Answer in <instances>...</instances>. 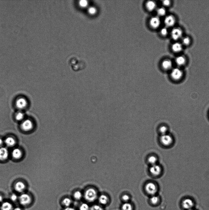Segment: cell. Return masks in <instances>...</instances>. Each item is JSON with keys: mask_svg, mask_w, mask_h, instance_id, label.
<instances>
[{"mask_svg": "<svg viewBox=\"0 0 209 210\" xmlns=\"http://www.w3.org/2000/svg\"><path fill=\"white\" fill-rule=\"evenodd\" d=\"M162 145L166 148H171L175 145V138L174 135L170 133L161 135L160 138Z\"/></svg>", "mask_w": 209, "mask_h": 210, "instance_id": "cell-1", "label": "cell"}, {"mask_svg": "<svg viewBox=\"0 0 209 210\" xmlns=\"http://www.w3.org/2000/svg\"><path fill=\"white\" fill-rule=\"evenodd\" d=\"M98 194L95 190L93 188L88 189L84 194V197L86 200L89 202H94L97 199Z\"/></svg>", "mask_w": 209, "mask_h": 210, "instance_id": "cell-2", "label": "cell"}, {"mask_svg": "<svg viewBox=\"0 0 209 210\" xmlns=\"http://www.w3.org/2000/svg\"><path fill=\"white\" fill-rule=\"evenodd\" d=\"M183 75V72L180 68H175L171 70V77L174 81H179L182 78Z\"/></svg>", "mask_w": 209, "mask_h": 210, "instance_id": "cell-3", "label": "cell"}, {"mask_svg": "<svg viewBox=\"0 0 209 210\" xmlns=\"http://www.w3.org/2000/svg\"><path fill=\"white\" fill-rule=\"evenodd\" d=\"M172 38L175 41H178L183 37V31L181 28L179 27L174 28L171 32Z\"/></svg>", "mask_w": 209, "mask_h": 210, "instance_id": "cell-4", "label": "cell"}, {"mask_svg": "<svg viewBox=\"0 0 209 210\" xmlns=\"http://www.w3.org/2000/svg\"><path fill=\"white\" fill-rule=\"evenodd\" d=\"M20 203L23 206H26L30 204L32 201V199L30 196L26 193L21 194L19 197Z\"/></svg>", "mask_w": 209, "mask_h": 210, "instance_id": "cell-5", "label": "cell"}, {"mask_svg": "<svg viewBox=\"0 0 209 210\" xmlns=\"http://www.w3.org/2000/svg\"><path fill=\"white\" fill-rule=\"evenodd\" d=\"M34 126V124L32 120L26 119L23 121L21 125V127L23 130L27 132L32 130Z\"/></svg>", "mask_w": 209, "mask_h": 210, "instance_id": "cell-6", "label": "cell"}, {"mask_svg": "<svg viewBox=\"0 0 209 210\" xmlns=\"http://www.w3.org/2000/svg\"><path fill=\"white\" fill-rule=\"evenodd\" d=\"M15 104L17 108L21 110L27 107L28 102L26 99L24 97H20L16 99Z\"/></svg>", "mask_w": 209, "mask_h": 210, "instance_id": "cell-7", "label": "cell"}, {"mask_svg": "<svg viewBox=\"0 0 209 210\" xmlns=\"http://www.w3.org/2000/svg\"><path fill=\"white\" fill-rule=\"evenodd\" d=\"M146 192L149 194L154 195L157 191V188L153 183L150 182L147 184L145 186Z\"/></svg>", "mask_w": 209, "mask_h": 210, "instance_id": "cell-8", "label": "cell"}, {"mask_svg": "<svg viewBox=\"0 0 209 210\" xmlns=\"http://www.w3.org/2000/svg\"><path fill=\"white\" fill-rule=\"evenodd\" d=\"M183 208L186 210H191L193 209L194 203L192 199L190 198L184 199L182 203Z\"/></svg>", "mask_w": 209, "mask_h": 210, "instance_id": "cell-9", "label": "cell"}, {"mask_svg": "<svg viewBox=\"0 0 209 210\" xmlns=\"http://www.w3.org/2000/svg\"><path fill=\"white\" fill-rule=\"evenodd\" d=\"M176 22V18L172 15L167 16L165 18L164 23L167 28L173 27L175 25Z\"/></svg>", "mask_w": 209, "mask_h": 210, "instance_id": "cell-10", "label": "cell"}, {"mask_svg": "<svg viewBox=\"0 0 209 210\" xmlns=\"http://www.w3.org/2000/svg\"><path fill=\"white\" fill-rule=\"evenodd\" d=\"M162 171L161 167L156 164L152 166L150 169V173L153 175L156 176L161 175Z\"/></svg>", "mask_w": 209, "mask_h": 210, "instance_id": "cell-11", "label": "cell"}, {"mask_svg": "<svg viewBox=\"0 0 209 210\" xmlns=\"http://www.w3.org/2000/svg\"><path fill=\"white\" fill-rule=\"evenodd\" d=\"M150 23L152 27L154 28H157L161 25L160 18L157 16L153 17L151 18Z\"/></svg>", "mask_w": 209, "mask_h": 210, "instance_id": "cell-12", "label": "cell"}, {"mask_svg": "<svg viewBox=\"0 0 209 210\" xmlns=\"http://www.w3.org/2000/svg\"><path fill=\"white\" fill-rule=\"evenodd\" d=\"M172 66L173 63L170 59H165L163 61L162 64V68L166 71L172 70Z\"/></svg>", "mask_w": 209, "mask_h": 210, "instance_id": "cell-13", "label": "cell"}, {"mask_svg": "<svg viewBox=\"0 0 209 210\" xmlns=\"http://www.w3.org/2000/svg\"><path fill=\"white\" fill-rule=\"evenodd\" d=\"M9 152L6 147H0V160L5 161L7 160L9 156Z\"/></svg>", "mask_w": 209, "mask_h": 210, "instance_id": "cell-14", "label": "cell"}, {"mask_svg": "<svg viewBox=\"0 0 209 210\" xmlns=\"http://www.w3.org/2000/svg\"><path fill=\"white\" fill-rule=\"evenodd\" d=\"M186 60L185 56L180 55L177 56L175 59V62L177 65L179 67H182L185 65Z\"/></svg>", "mask_w": 209, "mask_h": 210, "instance_id": "cell-15", "label": "cell"}, {"mask_svg": "<svg viewBox=\"0 0 209 210\" xmlns=\"http://www.w3.org/2000/svg\"><path fill=\"white\" fill-rule=\"evenodd\" d=\"M26 186L25 184L21 181L17 182L15 185V190L18 193H22L26 189Z\"/></svg>", "mask_w": 209, "mask_h": 210, "instance_id": "cell-16", "label": "cell"}, {"mask_svg": "<svg viewBox=\"0 0 209 210\" xmlns=\"http://www.w3.org/2000/svg\"><path fill=\"white\" fill-rule=\"evenodd\" d=\"M172 48L173 52L175 53L180 52L182 51L183 45L181 43L176 42L172 45Z\"/></svg>", "mask_w": 209, "mask_h": 210, "instance_id": "cell-17", "label": "cell"}, {"mask_svg": "<svg viewBox=\"0 0 209 210\" xmlns=\"http://www.w3.org/2000/svg\"><path fill=\"white\" fill-rule=\"evenodd\" d=\"M12 157L15 159L21 158L22 156V152L21 150L18 148L14 149L12 152Z\"/></svg>", "mask_w": 209, "mask_h": 210, "instance_id": "cell-18", "label": "cell"}, {"mask_svg": "<svg viewBox=\"0 0 209 210\" xmlns=\"http://www.w3.org/2000/svg\"><path fill=\"white\" fill-rule=\"evenodd\" d=\"M6 145L8 147H12L15 145L16 141L15 139L11 137L7 138L4 141Z\"/></svg>", "mask_w": 209, "mask_h": 210, "instance_id": "cell-19", "label": "cell"}, {"mask_svg": "<svg viewBox=\"0 0 209 210\" xmlns=\"http://www.w3.org/2000/svg\"><path fill=\"white\" fill-rule=\"evenodd\" d=\"M146 7L149 11H152L154 10L156 7L155 2L153 1H149L146 4Z\"/></svg>", "mask_w": 209, "mask_h": 210, "instance_id": "cell-20", "label": "cell"}, {"mask_svg": "<svg viewBox=\"0 0 209 210\" xmlns=\"http://www.w3.org/2000/svg\"><path fill=\"white\" fill-rule=\"evenodd\" d=\"M1 210H13V207L12 204L7 202L3 203L1 206Z\"/></svg>", "mask_w": 209, "mask_h": 210, "instance_id": "cell-21", "label": "cell"}, {"mask_svg": "<svg viewBox=\"0 0 209 210\" xmlns=\"http://www.w3.org/2000/svg\"><path fill=\"white\" fill-rule=\"evenodd\" d=\"M108 198L105 195L102 194L100 195L98 198V201L101 204L103 205H106L108 202Z\"/></svg>", "mask_w": 209, "mask_h": 210, "instance_id": "cell-22", "label": "cell"}, {"mask_svg": "<svg viewBox=\"0 0 209 210\" xmlns=\"http://www.w3.org/2000/svg\"><path fill=\"white\" fill-rule=\"evenodd\" d=\"M15 117L18 121H23L25 118V114L22 111H19L15 114Z\"/></svg>", "mask_w": 209, "mask_h": 210, "instance_id": "cell-23", "label": "cell"}, {"mask_svg": "<svg viewBox=\"0 0 209 210\" xmlns=\"http://www.w3.org/2000/svg\"><path fill=\"white\" fill-rule=\"evenodd\" d=\"M159 131L161 135H164L169 133V128L167 126L165 125H162L159 128Z\"/></svg>", "mask_w": 209, "mask_h": 210, "instance_id": "cell-24", "label": "cell"}, {"mask_svg": "<svg viewBox=\"0 0 209 210\" xmlns=\"http://www.w3.org/2000/svg\"><path fill=\"white\" fill-rule=\"evenodd\" d=\"M182 39V44L183 45L188 46L190 44L191 39L188 36L183 37Z\"/></svg>", "mask_w": 209, "mask_h": 210, "instance_id": "cell-25", "label": "cell"}, {"mask_svg": "<svg viewBox=\"0 0 209 210\" xmlns=\"http://www.w3.org/2000/svg\"><path fill=\"white\" fill-rule=\"evenodd\" d=\"M122 209V210H133V207L131 204L127 202L123 204Z\"/></svg>", "mask_w": 209, "mask_h": 210, "instance_id": "cell-26", "label": "cell"}, {"mask_svg": "<svg viewBox=\"0 0 209 210\" xmlns=\"http://www.w3.org/2000/svg\"><path fill=\"white\" fill-rule=\"evenodd\" d=\"M148 163L152 166L156 164L157 161V159L154 156L149 157L148 159Z\"/></svg>", "mask_w": 209, "mask_h": 210, "instance_id": "cell-27", "label": "cell"}, {"mask_svg": "<svg viewBox=\"0 0 209 210\" xmlns=\"http://www.w3.org/2000/svg\"><path fill=\"white\" fill-rule=\"evenodd\" d=\"M166 9L164 7L158 8L157 10V13L160 16H164L166 15Z\"/></svg>", "mask_w": 209, "mask_h": 210, "instance_id": "cell-28", "label": "cell"}, {"mask_svg": "<svg viewBox=\"0 0 209 210\" xmlns=\"http://www.w3.org/2000/svg\"><path fill=\"white\" fill-rule=\"evenodd\" d=\"M159 201V197L155 195L153 196L150 199L151 203L153 205L156 204Z\"/></svg>", "mask_w": 209, "mask_h": 210, "instance_id": "cell-29", "label": "cell"}, {"mask_svg": "<svg viewBox=\"0 0 209 210\" xmlns=\"http://www.w3.org/2000/svg\"><path fill=\"white\" fill-rule=\"evenodd\" d=\"M63 204L67 207L70 206L71 203V200L68 198H65L63 200Z\"/></svg>", "mask_w": 209, "mask_h": 210, "instance_id": "cell-30", "label": "cell"}, {"mask_svg": "<svg viewBox=\"0 0 209 210\" xmlns=\"http://www.w3.org/2000/svg\"><path fill=\"white\" fill-rule=\"evenodd\" d=\"M82 197V193L79 191L76 192L74 194V197L76 200H79L81 199Z\"/></svg>", "mask_w": 209, "mask_h": 210, "instance_id": "cell-31", "label": "cell"}, {"mask_svg": "<svg viewBox=\"0 0 209 210\" xmlns=\"http://www.w3.org/2000/svg\"><path fill=\"white\" fill-rule=\"evenodd\" d=\"M89 205L86 203H83L79 207L80 210H89Z\"/></svg>", "mask_w": 209, "mask_h": 210, "instance_id": "cell-32", "label": "cell"}, {"mask_svg": "<svg viewBox=\"0 0 209 210\" xmlns=\"http://www.w3.org/2000/svg\"><path fill=\"white\" fill-rule=\"evenodd\" d=\"M91 210H104L103 208L98 205H93L91 208Z\"/></svg>", "mask_w": 209, "mask_h": 210, "instance_id": "cell-33", "label": "cell"}, {"mask_svg": "<svg viewBox=\"0 0 209 210\" xmlns=\"http://www.w3.org/2000/svg\"><path fill=\"white\" fill-rule=\"evenodd\" d=\"M161 33L163 36L167 35L168 33L167 28L166 27L162 28L161 30Z\"/></svg>", "mask_w": 209, "mask_h": 210, "instance_id": "cell-34", "label": "cell"}, {"mask_svg": "<svg viewBox=\"0 0 209 210\" xmlns=\"http://www.w3.org/2000/svg\"><path fill=\"white\" fill-rule=\"evenodd\" d=\"M130 198V197L127 194H125L122 197V199L125 203L128 202Z\"/></svg>", "mask_w": 209, "mask_h": 210, "instance_id": "cell-35", "label": "cell"}, {"mask_svg": "<svg viewBox=\"0 0 209 210\" xmlns=\"http://www.w3.org/2000/svg\"><path fill=\"white\" fill-rule=\"evenodd\" d=\"M79 4L82 7H85L87 6V2L85 0H82L79 2Z\"/></svg>", "mask_w": 209, "mask_h": 210, "instance_id": "cell-36", "label": "cell"}, {"mask_svg": "<svg viewBox=\"0 0 209 210\" xmlns=\"http://www.w3.org/2000/svg\"><path fill=\"white\" fill-rule=\"evenodd\" d=\"M163 4L164 6L168 7L171 5V2L170 1L168 0H165L163 1Z\"/></svg>", "mask_w": 209, "mask_h": 210, "instance_id": "cell-37", "label": "cell"}, {"mask_svg": "<svg viewBox=\"0 0 209 210\" xmlns=\"http://www.w3.org/2000/svg\"><path fill=\"white\" fill-rule=\"evenodd\" d=\"M88 11L91 14H94L96 12V10L95 8L91 7L89 8Z\"/></svg>", "mask_w": 209, "mask_h": 210, "instance_id": "cell-38", "label": "cell"}, {"mask_svg": "<svg viewBox=\"0 0 209 210\" xmlns=\"http://www.w3.org/2000/svg\"><path fill=\"white\" fill-rule=\"evenodd\" d=\"M18 197V196L16 194H14L11 195V199L12 201L15 202L17 200Z\"/></svg>", "mask_w": 209, "mask_h": 210, "instance_id": "cell-39", "label": "cell"}, {"mask_svg": "<svg viewBox=\"0 0 209 210\" xmlns=\"http://www.w3.org/2000/svg\"><path fill=\"white\" fill-rule=\"evenodd\" d=\"M64 210H76L74 208L70 207H66Z\"/></svg>", "mask_w": 209, "mask_h": 210, "instance_id": "cell-40", "label": "cell"}, {"mask_svg": "<svg viewBox=\"0 0 209 210\" xmlns=\"http://www.w3.org/2000/svg\"><path fill=\"white\" fill-rule=\"evenodd\" d=\"M4 143V141L2 139L0 138V146H2Z\"/></svg>", "mask_w": 209, "mask_h": 210, "instance_id": "cell-41", "label": "cell"}, {"mask_svg": "<svg viewBox=\"0 0 209 210\" xmlns=\"http://www.w3.org/2000/svg\"><path fill=\"white\" fill-rule=\"evenodd\" d=\"M13 210H22V209L19 207H16L13 209Z\"/></svg>", "mask_w": 209, "mask_h": 210, "instance_id": "cell-42", "label": "cell"}, {"mask_svg": "<svg viewBox=\"0 0 209 210\" xmlns=\"http://www.w3.org/2000/svg\"><path fill=\"white\" fill-rule=\"evenodd\" d=\"M3 197L2 196L0 195V202H1L3 201Z\"/></svg>", "mask_w": 209, "mask_h": 210, "instance_id": "cell-43", "label": "cell"}, {"mask_svg": "<svg viewBox=\"0 0 209 210\" xmlns=\"http://www.w3.org/2000/svg\"><path fill=\"white\" fill-rule=\"evenodd\" d=\"M191 210H194L193 209Z\"/></svg>", "mask_w": 209, "mask_h": 210, "instance_id": "cell-44", "label": "cell"}]
</instances>
